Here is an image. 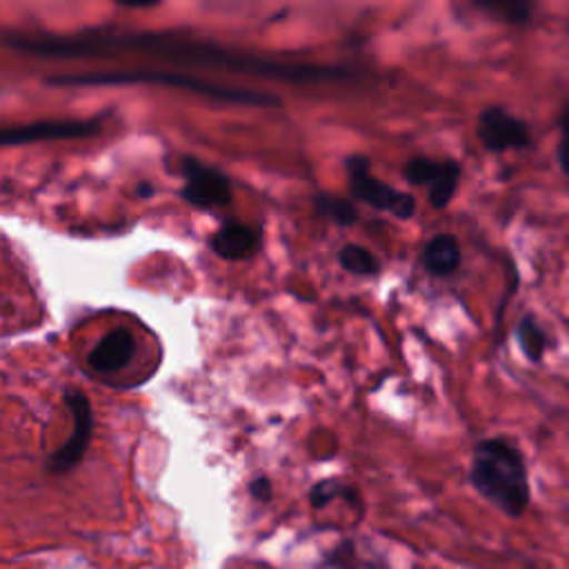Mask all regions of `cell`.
I'll use <instances>...</instances> for the list:
<instances>
[{"instance_id":"cell-1","label":"cell","mask_w":569,"mask_h":569,"mask_svg":"<svg viewBox=\"0 0 569 569\" xmlns=\"http://www.w3.org/2000/svg\"><path fill=\"white\" fill-rule=\"evenodd\" d=\"M7 44L27 56L58 58V60L111 56L116 51H140L169 62H178V64L224 67L238 73H253V76L284 80V82H318V80H340L351 76V71L336 64L267 60L260 56L220 47L216 42L187 40L180 36H169L158 31L91 29L76 38H7Z\"/></svg>"},{"instance_id":"cell-2","label":"cell","mask_w":569,"mask_h":569,"mask_svg":"<svg viewBox=\"0 0 569 569\" xmlns=\"http://www.w3.org/2000/svg\"><path fill=\"white\" fill-rule=\"evenodd\" d=\"M469 480L487 502L509 518H520L531 502L525 453L507 438H485L473 447Z\"/></svg>"},{"instance_id":"cell-3","label":"cell","mask_w":569,"mask_h":569,"mask_svg":"<svg viewBox=\"0 0 569 569\" xmlns=\"http://www.w3.org/2000/svg\"><path fill=\"white\" fill-rule=\"evenodd\" d=\"M136 82H151V84H169L176 89H187L198 96L229 102V104H244V107H280V98L242 87H229L222 82H213L200 76H187L182 71H151V69H120V71H96V73H60L47 78V84L53 87H89V84H136Z\"/></svg>"},{"instance_id":"cell-4","label":"cell","mask_w":569,"mask_h":569,"mask_svg":"<svg viewBox=\"0 0 569 569\" xmlns=\"http://www.w3.org/2000/svg\"><path fill=\"white\" fill-rule=\"evenodd\" d=\"M345 169H347V184H349V193L387 213H393L400 220H409L416 213V198L407 191H400L387 182H382L380 178H376L371 173V162L367 156L360 153H351L345 158Z\"/></svg>"},{"instance_id":"cell-5","label":"cell","mask_w":569,"mask_h":569,"mask_svg":"<svg viewBox=\"0 0 569 569\" xmlns=\"http://www.w3.org/2000/svg\"><path fill=\"white\" fill-rule=\"evenodd\" d=\"M180 176L184 180L180 187V196L191 207L200 211H211L231 202V182L220 169L209 167L193 156H182Z\"/></svg>"},{"instance_id":"cell-6","label":"cell","mask_w":569,"mask_h":569,"mask_svg":"<svg viewBox=\"0 0 569 569\" xmlns=\"http://www.w3.org/2000/svg\"><path fill=\"white\" fill-rule=\"evenodd\" d=\"M64 405L71 413V433L62 442V447H58L47 458V469L53 473L71 471L82 460L93 433V411L89 398L78 389H67Z\"/></svg>"},{"instance_id":"cell-7","label":"cell","mask_w":569,"mask_h":569,"mask_svg":"<svg viewBox=\"0 0 569 569\" xmlns=\"http://www.w3.org/2000/svg\"><path fill=\"white\" fill-rule=\"evenodd\" d=\"M460 176L462 167L453 158L436 160L427 156H416L405 167V178L411 184L427 189V200L433 209H445L453 200L460 184Z\"/></svg>"},{"instance_id":"cell-8","label":"cell","mask_w":569,"mask_h":569,"mask_svg":"<svg viewBox=\"0 0 569 569\" xmlns=\"http://www.w3.org/2000/svg\"><path fill=\"white\" fill-rule=\"evenodd\" d=\"M476 136L480 144L491 153L518 151L531 147L529 124L500 104H487L478 113Z\"/></svg>"},{"instance_id":"cell-9","label":"cell","mask_w":569,"mask_h":569,"mask_svg":"<svg viewBox=\"0 0 569 569\" xmlns=\"http://www.w3.org/2000/svg\"><path fill=\"white\" fill-rule=\"evenodd\" d=\"M102 127V118H82V120H40L29 124H11L2 129V144H29L40 140H71L93 136Z\"/></svg>"},{"instance_id":"cell-10","label":"cell","mask_w":569,"mask_h":569,"mask_svg":"<svg viewBox=\"0 0 569 569\" xmlns=\"http://www.w3.org/2000/svg\"><path fill=\"white\" fill-rule=\"evenodd\" d=\"M136 353V338L129 329L116 327L104 333L89 351L87 362L98 373H116L124 369Z\"/></svg>"},{"instance_id":"cell-11","label":"cell","mask_w":569,"mask_h":569,"mask_svg":"<svg viewBox=\"0 0 569 569\" xmlns=\"http://www.w3.org/2000/svg\"><path fill=\"white\" fill-rule=\"evenodd\" d=\"M258 244H260L258 231L236 220L224 222L209 238V249L222 260H247L249 256L256 253Z\"/></svg>"},{"instance_id":"cell-12","label":"cell","mask_w":569,"mask_h":569,"mask_svg":"<svg viewBox=\"0 0 569 569\" xmlns=\"http://www.w3.org/2000/svg\"><path fill=\"white\" fill-rule=\"evenodd\" d=\"M462 264V249L453 233H436L422 249V267L436 276L447 278Z\"/></svg>"},{"instance_id":"cell-13","label":"cell","mask_w":569,"mask_h":569,"mask_svg":"<svg viewBox=\"0 0 569 569\" xmlns=\"http://www.w3.org/2000/svg\"><path fill=\"white\" fill-rule=\"evenodd\" d=\"M513 336H516V342L522 351V356L538 365L542 362L545 353L549 351V347H553V342L549 340L547 331L538 325V320L531 316V313H525L518 322H516V329H513Z\"/></svg>"},{"instance_id":"cell-14","label":"cell","mask_w":569,"mask_h":569,"mask_svg":"<svg viewBox=\"0 0 569 569\" xmlns=\"http://www.w3.org/2000/svg\"><path fill=\"white\" fill-rule=\"evenodd\" d=\"M473 7L511 27H527L533 18V4L527 0H476Z\"/></svg>"},{"instance_id":"cell-15","label":"cell","mask_w":569,"mask_h":569,"mask_svg":"<svg viewBox=\"0 0 569 569\" xmlns=\"http://www.w3.org/2000/svg\"><path fill=\"white\" fill-rule=\"evenodd\" d=\"M338 262L345 271L356 273V276H373V273L380 271L378 258L367 247L353 244V242H347L338 251Z\"/></svg>"},{"instance_id":"cell-16","label":"cell","mask_w":569,"mask_h":569,"mask_svg":"<svg viewBox=\"0 0 569 569\" xmlns=\"http://www.w3.org/2000/svg\"><path fill=\"white\" fill-rule=\"evenodd\" d=\"M313 209H316V213H320L325 218H331L340 227L353 224L356 218H358L356 207H353L351 200L340 198V196H331V193H316L313 196Z\"/></svg>"},{"instance_id":"cell-17","label":"cell","mask_w":569,"mask_h":569,"mask_svg":"<svg viewBox=\"0 0 569 569\" xmlns=\"http://www.w3.org/2000/svg\"><path fill=\"white\" fill-rule=\"evenodd\" d=\"M342 489H345V487H342L338 480H322V482H318V485L311 489V493H309L311 505H313V507H325L329 500H333L336 496H340Z\"/></svg>"},{"instance_id":"cell-18","label":"cell","mask_w":569,"mask_h":569,"mask_svg":"<svg viewBox=\"0 0 569 569\" xmlns=\"http://www.w3.org/2000/svg\"><path fill=\"white\" fill-rule=\"evenodd\" d=\"M249 493H251L253 498H258V500H269V498H271V482H269V478H264V476L256 478V480L249 485Z\"/></svg>"},{"instance_id":"cell-19","label":"cell","mask_w":569,"mask_h":569,"mask_svg":"<svg viewBox=\"0 0 569 569\" xmlns=\"http://www.w3.org/2000/svg\"><path fill=\"white\" fill-rule=\"evenodd\" d=\"M556 160L560 171L569 178V138H560L558 147H556Z\"/></svg>"},{"instance_id":"cell-20","label":"cell","mask_w":569,"mask_h":569,"mask_svg":"<svg viewBox=\"0 0 569 569\" xmlns=\"http://www.w3.org/2000/svg\"><path fill=\"white\" fill-rule=\"evenodd\" d=\"M556 124H558L560 138H569V98H567V100H565V104L560 107L558 118H556Z\"/></svg>"},{"instance_id":"cell-21","label":"cell","mask_w":569,"mask_h":569,"mask_svg":"<svg viewBox=\"0 0 569 569\" xmlns=\"http://www.w3.org/2000/svg\"><path fill=\"white\" fill-rule=\"evenodd\" d=\"M138 193H140L142 198H149V196L153 193V187H151V184H140V187H138Z\"/></svg>"}]
</instances>
